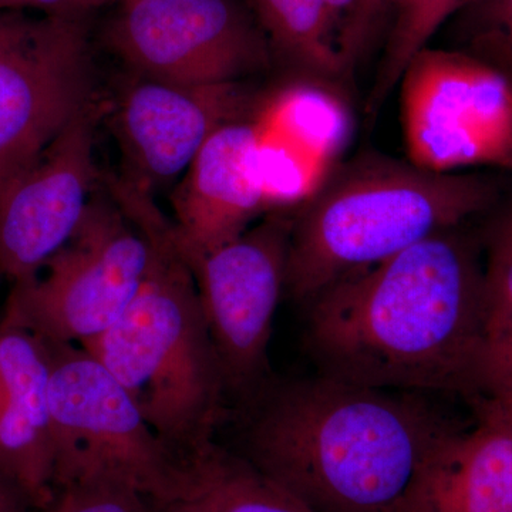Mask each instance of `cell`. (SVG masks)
I'll return each mask as SVG.
<instances>
[{"label":"cell","mask_w":512,"mask_h":512,"mask_svg":"<svg viewBox=\"0 0 512 512\" xmlns=\"http://www.w3.org/2000/svg\"><path fill=\"white\" fill-rule=\"evenodd\" d=\"M308 308L319 375L409 393L466 389L483 376L484 275L454 229L336 282Z\"/></svg>","instance_id":"obj_1"},{"label":"cell","mask_w":512,"mask_h":512,"mask_svg":"<svg viewBox=\"0 0 512 512\" xmlns=\"http://www.w3.org/2000/svg\"><path fill=\"white\" fill-rule=\"evenodd\" d=\"M252 399L242 456L315 512H403L451 431L409 392L322 375L266 383Z\"/></svg>","instance_id":"obj_2"},{"label":"cell","mask_w":512,"mask_h":512,"mask_svg":"<svg viewBox=\"0 0 512 512\" xmlns=\"http://www.w3.org/2000/svg\"><path fill=\"white\" fill-rule=\"evenodd\" d=\"M498 194L487 175L379 156L340 165L293 214L285 291L309 305L336 282L487 210Z\"/></svg>","instance_id":"obj_3"},{"label":"cell","mask_w":512,"mask_h":512,"mask_svg":"<svg viewBox=\"0 0 512 512\" xmlns=\"http://www.w3.org/2000/svg\"><path fill=\"white\" fill-rule=\"evenodd\" d=\"M141 232L151 261L136 298L109 329L80 346L119 380L154 433L180 453L214 439L227 386L173 222Z\"/></svg>","instance_id":"obj_4"},{"label":"cell","mask_w":512,"mask_h":512,"mask_svg":"<svg viewBox=\"0 0 512 512\" xmlns=\"http://www.w3.org/2000/svg\"><path fill=\"white\" fill-rule=\"evenodd\" d=\"M151 245L109 191H94L82 222L32 281L12 285L2 322L82 345L123 315L146 278Z\"/></svg>","instance_id":"obj_5"},{"label":"cell","mask_w":512,"mask_h":512,"mask_svg":"<svg viewBox=\"0 0 512 512\" xmlns=\"http://www.w3.org/2000/svg\"><path fill=\"white\" fill-rule=\"evenodd\" d=\"M45 340L56 493L92 477H117L147 495L175 456L124 387L80 345Z\"/></svg>","instance_id":"obj_6"},{"label":"cell","mask_w":512,"mask_h":512,"mask_svg":"<svg viewBox=\"0 0 512 512\" xmlns=\"http://www.w3.org/2000/svg\"><path fill=\"white\" fill-rule=\"evenodd\" d=\"M410 163L433 173L512 170V101L504 73L473 57L421 49L402 72Z\"/></svg>","instance_id":"obj_7"},{"label":"cell","mask_w":512,"mask_h":512,"mask_svg":"<svg viewBox=\"0 0 512 512\" xmlns=\"http://www.w3.org/2000/svg\"><path fill=\"white\" fill-rule=\"evenodd\" d=\"M104 39L133 73L188 86L242 82L272 56L238 0H120Z\"/></svg>","instance_id":"obj_8"},{"label":"cell","mask_w":512,"mask_h":512,"mask_svg":"<svg viewBox=\"0 0 512 512\" xmlns=\"http://www.w3.org/2000/svg\"><path fill=\"white\" fill-rule=\"evenodd\" d=\"M293 214L271 211L207 254L184 258L220 357L227 393L251 399L268 383V348L286 288Z\"/></svg>","instance_id":"obj_9"},{"label":"cell","mask_w":512,"mask_h":512,"mask_svg":"<svg viewBox=\"0 0 512 512\" xmlns=\"http://www.w3.org/2000/svg\"><path fill=\"white\" fill-rule=\"evenodd\" d=\"M92 84L82 16L37 19L0 50V197L92 106Z\"/></svg>","instance_id":"obj_10"},{"label":"cell","mask_w":512,"mask_h":512,"mask_svg":"<svg viewBox=\"0 0 512 512\" xmlns=\"http://www.w3.org/2000/svg\"><path fill=\"white\" fill-rule=\"evenodd\" d=\"M256 104L244 82L188 86L133 73L111 110L121 175L154 195L183 177L218 128L251 116Z\"/></svg>","instance_id":"obj_11"},{"label":"cell","mask_w":512,"mask_h":512,"mask_svg":"<svg viewBox=\"0 0 512 512\" xmlns=\"http://www.w3.org/2000/svg\"><path fill=\"white\" fill-rule=\"evenodd\" d=\"M93 104L0 197V276L32 281L79 227L96 191Z\"/></svg>","instance_id":"obj_12"},{"label":"cell","mask_w":512,"mask_h":512,"mask_svg":"<svg viewBox=\"0 0 512 512\" xmlns=\"http://www.w3.org/2000/svg\"><path fill=\"white\" fill-rule=\"evenodd\" d=\"M252 120L271 211L308 201L336 170L353 134L345 103L312 82L292 84L258 101Z\"/></svg>","instance_id":"obj_13"},{"label":"cell","mask_w":512,"mask_h":512,"mask_svg":"<svg viewBox=\"0 0 512 512\" xmlns=\"http://www.w3.org/2000/svg\"><path fill=\"white\" fill-rule=\"evenodd\" d=\"M175 244L184 258L244 234L268 210L251 116L218 128L171 194Z\"/></svg>","instance_id":"obj_14"},{"label":"cell","mask_w":512,"mask_h":512,"mask_svg":"<svg viewBox=\"0 0 512 512\" xmlns=\"http://www.w3.org/2000/svg\"><path fill=\"white\" fill-rule=\"evenodd\" d=\"M0 476L45 511L56 495L45 340L0 320Z\"/></svg>","instance_id":"obj_15"},{"label":"cell","mask_w":512,"mask_h":512,"mask_svg":"<svg viewBox=\"0 0 512 512\" xmlns=\"http://www.w3.org/2000/svg\"><path fill=\"white\" fill-rule=\"evenodd\" d=\"M488 421L440 441L403 512H512V427L503 407Z\"/></svg>","instance_id":"obj_16"},{"label":"cell","mask_w":512,"mask_h":512,"mask_svg":"<svg viewBox=\"0 0 512 512\" xmlns=\"http://www.w3.org/2000/svg\"><path fill=\"white\" fill-rule=\"evenodd\" d=\"M148 512H315L247 457L204 441L175 453Z\"/></svg>","instance_id":"obj_17"},{"label":"cell","mask_w":512,"mask_h":512,"mask_svg":"<svg viewBox=\"0 0 512 512\" xmlns=\"http://www.w3.org/2000/svg\"><path fill=\"white\" fill-rule=\"evenodd\" d=\"M271 52L312 83L323 86L349 76L335 40L328 0H249Z\"/></svg>","instance_id":"obj_18"},{"label":"cell","mask_w":512,"mask_h":512,"mask_svg":"<svg viewBox=\"0 0 512 512\" xmlns=\"http://www.w3.org/2000/svg\"><path fill=\"white\" fill-rule=\"evenodd\" d=\"M43 512H148L146 498L128 481L92 477L60 488Z\"/></svg>","instance_id":"obj_19"},{"label":"cell","mask_w":512,"mask_h":512,"mask_svg":"<svg viewBox=\"0 0 512 512\" xmlns=\"http://www.w3.org/2000/svg\"><path fill=\"white\" fill-rule=\"evenodd\" d=\"M487 342L512 332V211L495 234L484 275Z\"/></svg>","instance_id":"obj_20"},{"label":"cell","mask_w":512,"mask_h":512,"mask_svg":"<svg viewBox=\"0 0 512 512\" xmlns=\"http://www.w3.org/2000/svg\"><path fill=\"white\" fill-rule=\"evenodd\" d=\"M467 0H404L403 16L393 42V59L402 72L437 26Z\"/></svg>","instance_id":"obj_21"},{"label":"cell","mask_w":512,"mask_h":512,"mask_svg":"<svg viewBox=\"0 0 512 512\" xmlns=\"http://www.w3.org/2000/svg\"><path fill=\"white\" fill-rule=\"evenodd\" d=\"M20 9H35L46 16L56 18H76L82 16L79 0H0L2 12H15Z\"/></svg>","instance_id":"obj_22"},{"label":"cell","mask_w":512,"mask_h":512,"mask_svg":"<svg viewBox=\"0 0 512 512\" xmlns=\"http://www.w3.org/2000/svg\"><path fill=\"white\" fill-rule=\"evenodd\" d=\"M37 19L25 18L15 12H2L0 10V50L19 42L28 35Z\"/></svg>","instance_id":"obj_23"},{"label":"cell","mask_w":512,"mask_h":512,"mask_svg":"<svg viewBox=\"0 0 512 512\" xmlns=\"http://www.w3.org/2000/svg\"><path fill=\"white\" fill-rule=\"evenodd\" d=\"M28 498L6 478L0 476V512H29Z\"/></svg>","instance_id":"obj_24"},{"label":"cell","mask_w":512,"mask_h":512,"mask_svg":"<svg viewBox=\"0 0 512 512\" xmlns=\"http://www.w3.org/2000/svg\"><path fill=\"white\" fill-rule=\"evenodd\" d=\"M495 8L512 49V0H495Z\"/></svg>","instance_id":"obj_25"},{"label":"cell","mask_w":512,"mask_h":512,"mask_svg":"<svg viewBox=\"0 0 512 512\" xmlns=\"http://www.w3.org/2000/svg\"><path fill=\"white\" fill-rule=\"evenodd\" d=\"M110 2H114V0H79L80 12H82L83 15V13H86L87 10L99 8V6L106 5V3Z\"/></svg>","instance_id":"obj_26"},{"label":"cell","mask_w":512,"mask_h":512,"mask_svg":"<svg viewBox=\"0 0 512 512\" xmlns=\"http://www.w3.org/2000/svg\"><path fill=\"white\" fill-rule=\"evenodd\" d=\"M501 407H503L504 413L507 414V419L512 427V399H505V404Z\"/></svg>","instance_id":"obj_27"},{"label":"cell","mask_w":512,"mask_h":512,"mask_svg":"<svg viewBox=\"0 0 512 512\" xmlns=\"http://www.w3.org/2000/svg\"><path fill=\"white\" fill-rule=\"evenodd\" d=\"M508 80H510V96H511V101H512V79H511V77H508Z\"/></svg>","instance_id":"obj_28"},{"label":"cell","mask_w":512,"mask_h":512,"mask_svg":"<svg viewBox=\"0 0 512 512\" xmlns=\"http://www.w3.org/2000/svg\"><path fill=\"white\" fill-rule=\"evenodd\" d=\"M505 335H507V333H505Z\"/></svg>","instance_id":"obj_29"}]
</instances>
